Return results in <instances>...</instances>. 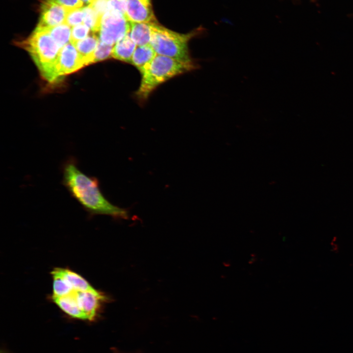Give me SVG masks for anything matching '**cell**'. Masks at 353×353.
<instances>
[{"label": "cell", "mask_w": 353, "mask_h": 353, "mask_svg": "<svg viewBox=\"0 0 353 353\" xmlns=\"http://www.w3.org/2000/svg\"><path fill=\"white\" fill-rule=\"evenodd\" d=\"M83 4L85 5L86 6L90 5L95 0H81Z\"/></svg>", "instance_id": "cell-25"}, {"label": "cell", "mask_w": 353, "mask_h": 353, "mask_svg": "<svg viewBox=\"0 0 353 353\" xmlns=\"http://www.w3.org/2000/svg\"><path fill=\"white\" fill-rule=\"evenodd\" d=\"M49 31L60 49L68 44L71 39V27L65 23L50 28Z\"/></svg>", "instance_id": "cell-16"}, {"label": "cell", "mask_w": 353, "mask_h": 353, "mask_svg": "<svg viewBox=\"0 0 353 353\" xmlns=\"http://www.w3.org/2000/svg\"><path fill=\"white\" fill-rule=\"evenodd\" d=\"M99 41V38L96 33L92 32L74 45L85 65L95 63V52Z\"/></svg>", "instance_id": "cell-12"}, {"label": "cell", "mask_w": 353, "mask_h": 353, "mask_svg": "<svg viewBox=\"0 0 353 353\" xmlns=\"http://www.w3.org/2000/svg\"><path fill=\"white\" fill-rule=\"evenodd\" d=\"M92 7L101 17L109 10L108 0H95L89 5Z\"/></svg>", "instance_id": "cell-23"}, {"label": "cell", "mask_w": 353, "mask_h": 353, "mask_svg": "<svg viewBox=\"0 0 353 353\" xmlns=\"http://www.w3.org/2000/svg\"><path fill=\"white\" fill-rule=\"evenodd\" d=\"M197 67L193 61H182L157 54L150 63L140 71L141 81L136 94L137 97L141 100H145L160 84Z\"/></svg>", "instance_id": "cell-2"}, {"label": "cell", "mask_w": 353, "mask_h": 353, "mask_svg": "<svg viewBox=\"0 0 353 353\" xmlns=\"http://www.w3.org/2000/svg\"><path fill=\"white\" fill-rule=\"evenodd\" d=\"M54 303L69 316L79 319L87 320L84 313L78 306L75 295V291L70 294L59 297H52Z\"/></svg>", "instance_id": "cell-13"}, {"label": "cell", "mask_w": 353, "mask_h": 353, "mask_svg": "<svg viewBox=\"0 0 353 353\" xmlns=\"http://www.w3.org/2000/svg\"><path fill=\"white\" fill-rule=\"evenodd\" d=\"M113 46L107 45L99 39L95 52V63L106 59L112 56Z\"/></svg>", "instance_id": "cell-19"}, {"label": "cell", "mask_w": 353, "mask_h": 353, "mask_svg": "<svg viewBox=\"0 0 353 353\" xmlns=\"http://www.w3.org/2000/svg\"><path fill=\"white\" fill-rule=\"evenodd\" d=\"M84 17L83 7L72 10L67 13L65 23L70 26L78 25L83 21Z\"/></svg>", "instance_id": "cell-21"}, {"label": "cell", "mask_w": 353, "mask_h": 353, "mask_svg": "<svg viewBox=\"0 0 353 353\" xmlns=\"http://www.w3.org/2000/svg\"><path fill=\"white\" fill-rule=\"evenodd\" d=\"M130 30V22L125 15L117 11L109 10L101 18L99 39L113 46Z\"/></svg>", "instance_id": "cell-5"}, {"label": "cell", "mask_w": 353, "mask_h": 353, "mask_svg": "<svg viewBox=\"0 0 353 353\" xmlns=\"http://www.w3.org/2000/svg\"><path fill=\"white\" fill-rule=\"evenodd\" d=\"M68 11L81 8L83 3L81 0H55Z\"/></svg>", "instance_id": "cell-24"}, {"label": "cell", "mask_w": 353, "mask_h": 353, "mask_svg": "<svg viewBox=\"0 0 353 353\" xmlns=\"http://www.w3.org/2000/svg\"><path fill=\"white\" fill-rule=\"evenodd\" d=\"M90 28L85 24L76 25L73 27L71 32V43L75 45L79 40L85 38L89 33Z\"/></svg>", "instance_id": "cell-20"}, {"label": "cell", "mask_w": 353, "mask_h": 353, "mask_svg": "<svg viewBox=\"0 0 353 353\" xmlns=\"http://www.w3.org/2000/svg\"><path fill=\"white\" fill-rule=\"evenodd\" d=\"M83 10L84 13V24L90 28L92 32H99L102 17L90 6L83 7Z\"/></svg>", "instance_id": "cell-17"}, {"label": "cell", "mask_w": 353, "mask_h": 353, "mask_svg": "<svg viewBox=\"0 0 353 353\" xmlns=\"http://www.w3.org/2000/svg\"><path fill=\"white\" fill-rule=\"evenodd\" d=\"M157 53L150 44L137 46L133 54L131 63L140 71L150 63Z\"/></svg>", "instance_id": "cell-15"}, {"label": "cell", "mask_w": 353, "mask_h": 353, "mask_svg": "<svg viewBox=\"0 0 353 353\" xmlns=\"http://www.w3.org/2000/svg\"><path fill=\"white\" fill-rule=\"evenodd\" d=\"M79 307L86 315L87 320H93L104 298L97 290L94 291H75Z\"/></svg>", "instance_id": "cell-9"}, {"label": "cell", "mask_w": 353, "mask_h": 353, "mask_svg": "<svg viewBox=\"0 0 353 353\" xmlns=\"http://www.w3.org/2000/svg\"><path fill=\"white\" fill-rule=\"evenodd\" d=\"M108 0L109 10H113L122 13L124 15H126V11L128 0Z\"/></svg>", "instance_id": "cell-22"}, {"label": "cell", "mask_w": 353, "mask_h": 353, "mask_svg": "<svg viewBox=\"0 0 353 353\" xmlns=\"http://www.w3.org/2000/svg\"><path fill=\"white\" fill-rule=\"evenodd\" d=\"M86 66L76 47L68 43L60 50L56 67L60 78Z\"/></svg>", "instance_id": "cell-6"}, {"label": "cell", "mask_w": 353, "mask_h": 353, "mask_svg": "<svg viewBox=\"0 0 353 353\" xmlns=\"http://www.w3.org/2000/svg\"><path fill=\"white\" fill-rule=\"evenodd\" d=\"M137 45L132 40L130 31L113 46L112 57L122 61L131 63Z\"/></svg>", "instance_id": "cell-11"}, {"label": "cell", "mask_w": 353, "mask_h": 353, "mask_svg": "<svg viewBox=\"0 0 353 353\" xmlns=\"http://www.w3.org/2000/svg\"><path fill=\"white\" fill-rule=\"evenodd\" d=\"M52 297H59L68 295L74 290L62 277L53 276Z\"/></svg>", "instance_id": "cell-18"}, {"label": "cell", "mask_w": 353, "mask_h": 353, "mask_svg": "<svg viewBox=\"0 0 353 353\" xmlns=\"http://www.w3.org/2000/svg\"><path fill=\"white\" fill-rule=\"evenodd\" d=\"M200 30L179 33L164 27L156 22L151 23L150 45L157 54L182 61H193L190 58L188 42Z\"/></svg>", "instance_id": "cell-4"}, {"label": "cell", "mask_w": 353, "mask_h": 353, "mask_svg": "<svg viewBox=\"0 0 353 353\" xmlns=\"http://www.w3.org/2000/svg\"><path fill=\"white\" fill-rule=\"evenodd\" d=\"M68 11L55 0H44L37 27L50 29L65 23Z\"/></svg>", "instance_id": "cell-7"}, {"label": "cell", "mask_w": 353, "mask_h": 353, "mask_svg": "<svg viewBox=\"0 0 353 353\" xmlns=\"http://www.w3.org/2000/svg\"><path fill=\"white\" fill-rule=\"evenodd\" d=\"M20 44L28 51L47 80L54 82L60 79L56 63L61 49L51 36L49 29L37 26Z\"/></svg>", "instance_id": "cell-3"}, {"label": "cell", "mask_w": 353, "mask_h": 353, "mask_svg": "<svg viewBox=\"0 0 353 353\" xmlns=\"http://www.w3.org/2000/svg\"><path fill=\"white\" fill-rule=\"evenodd\" d=\"M125 15L130 23L156 22L151 0H128Z\"/></svg>", "instance_id": "cell-8"}, {"label": "cell", "mask_w": 353, "mask_h": 353, "mask_svg": "<svg viewBox=\"0 0 353 353\" xmlns=\"http://www.w3.org/2000/svg\"><path fill=\"white\" fill-rule=\"evenodd\" d=\"M130 35L137 46L150 44L151 23H130Z\"/></svg>", "instance_id": "cell-14"}, {"label": "cell", "mask_w": 353, "mask_h": 353, "mask_svg": "<svg viewBox=\"0 0 353 353\" xmlns=\"http://www.w3.org/2000/svg\"><path fill=\"white\" fill-rule=\"evenodd\" d=\"M52 276H58L64 279L75 291H94L96 290L79 275L70 270L57 268L52 272Z\"/></svg>", "instance_id": "cell-10"}, {"label": "cell", "mask_w": 353, "mask_h": 353, "mask_svg": "<svg viewBox=\"0 0 353 353\" xmlns=\"http://www.w3.org/2000/svg\"><path fill=\"white\" fill-rule=\"evenodd\" d=\"M62 181L70 195L90 215L128 218V211L111 203L101 192L98 179L83 173L73 157L63 165Z\"/></svg>", "instance_id": "cell-1"}]
</instances>
